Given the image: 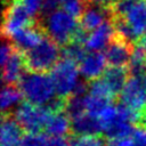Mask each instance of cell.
<instances>
[{
	"label": "cell",
	"mask_w": 146,
	"mask_h": 146,
	"mask_svg": "<svg viewBox=\"0 0 146 146\" xmlns=\"http://www.w3.org/2000/svg\"><path fill=\"white\" fill-rule=\"evenodd\" d=\"M18 87L26 102L46 107L57 95L54 81L48 73H34L26 71L22 76Z\"/></svg>",
	"instance_id": "6da1fadb"
},
{
	"label": "cell",
	"mask_w": 146,
	"mask_h": 146,
	"mask_svg": "<svg viewBox=\"0 0 146 146\" xmlns=\"http://www.w3.org/2000/svg\"><path fill=\"white\" fill-rule=\"evenodd\" d=\"M39 19L46 31L47 36H49L60 47L70 43L80 27L76 18L63 9H57L46 17H39Z\"/></svg>",
	"instance_id": "7a4b0ae2"
},
{
	"label": "cell",
	"mask_w": 146,
	"mask_h": 146,
	"mask_svg": "<svg viewBox=\"0 0 146 146\" xmlns=\"http://www.w3.org/2000/svg\"><path fill=\"white\" fill-rule=\"evenodd\" d=\"M23 54L26 71L34 73H47L48 71H51L60 59L62 48L46 35L40 44Z\"/></svg>",
	"instance_id": "3957f363"
},
{
	"label": "cell",
	"mask_w": 146,
	"mask_h": 146,
	"mask_svg": "<svg viewBox=\"0 0 146 146\" xmlns=\"http://www.w3.org/2000/svg\"><path fill=\"white\" fill-rule=\"evenodd\" d=\"M78 75L79 68L73 60L66 58H60L58 60V63L50 71V76L54 81L57 97L67 99L72 96L79 83Z\"/></svg>",
	"instance_id": "277c9868"
},
{
	"label": "cell",
	"mask_w": 146,
	"mask_h": 146,
	"mask_svg": "<svg viewBox=\"0 0 146 146\" xmlns=\"http://www.w3.org/2000/svg\"><path fill=\"white\" fill-rule=\"evenodd\" d=\"M5 3L2 36L6 40H10L17 32L27 27L36 19L30 16L21 0H5Z\"/></svg>",
	"instance_id": "5b68a950"
},
{
	"label": "cell",
	"mask_w": 146,
	"mask_h": 146,
	"mask_svg": "<svg viewBox=\"0 0 146 146\" xmlns=\"http://www.w3.org/2000/svg\"><path fill=\"white\" fill-rule=\"evenodd\" d=\"M17 122L27 133H41L46 129L50 112L46 107L33 105L29 102L21 103L13 113Z\"/></svg>",
	"instance_id": "8992f818"
},
{
	"label": "cell",
	"mask_w": 146,
	"mask_h": 146,
	"mask_svg": "<svg viewBox=\"0 0 146 146\" xmlns=\"http://www.w3.org/2000/svg\"><path fill=\"white\" fill-rule=\"evenodd\" d=\"M120 103L138 113L143 120L146 108V74L129 76L120 95Z\"/></svg>",
	"instance_id": "52a82bcc"
},
{
	"label": "cell",
	"mask_w": 146,
	"mask_h": 146,
	"mask_svg": "<svg viewBox=\"0 0 146 146\" xmlns=\"http://www.w3.org/2000/svg\"><path fill=\"white\" fill-rule=\"evenodd\" d=\"M133 49V43L127 41L115 33L112 41L105 49L106 62L113 67H127L125 65H129Z\"/></svg>",
	"instance_id": "ba28073f"
},
{
	"label": "cell",
	"mask_w": 146,
	"mask_h": 146,
	"mask_svg": "<svg viewBox=\"0 0 146 146\" xmlns=\"http://www.w3.org/2000/svg\"><path fill=\"white\" fill-rule=\"evenodd\" d=\"M46 35H47L46 31H44L40 19L38 18L31 25H29L27 27L17 32L9 41L19 51L26 52V51L35 48L38 44H40Z\"/></svg>",
	"instance_id": "9c48e42d"
},
{
	"label": "cell",
	"mask_w": 146,
	"mask_h": 146,
	"mask_svg": "<svg viewBox=\"0 0 146 146\" xmlns=\"http://www.w3.org/2000/svg\"><path fill=\"white\" fill-rule=\"evenodd\" d=\"M15 47V46H14ZM2 66V81L5 84L18 86L22 76L26 72L24 54L18 49H14L7 62Z\"/></svg>",
	"instance_id": "30bf717a"
},
{
	"label": "cell",
	"mask_w": 146,
	"mask_h": 146,
	"mask_svg": "<svg viewBox=\"0 0 146 146\" xmlns=\"http://www.w3.org/2000/svg\"><path fill=\"white\" fill-rule=\"evenodd\" d=\"M106 58L105 55L100 52H91L88 54L79 65V72L80 74L88 81L97 80L102 74L106 71Z\"/></svg>",
	"instance_id": "8fae6325"
},
{
	"label": "cell",
	"mask_w": 146,
	"mask_h": 146,
	"mask_svg": "<svg viewBox=\"0 0 146 146\" xmlns=\"http://www.w3.org/2000/svg\"><path fill=\"white\" fill-rule=\"evenodd\" d=\"M114 34L115 30L113 22L112 19H108L88 35L84 46L88 50H91L92 52H99L102 49L107 48Z\"/></svg>",
	"instance_id": "7c38bea8"
},
{
	"label": "cell",
	"mask_w": 146,
	"mask_h": 146,
	"mask_svg": "<svg viewBox=\"0 0 146 146\" xmlns=\"http://www.w3.org/2000/svg\"><path fill=\"white\" fill-rule=\"evenodd\" d=\"M23 128L17 122L13 113L2 114L0 137L1 146H17L19 145L23 136Z\"/></svg>",
	"instance_id": "4fadbf2b"
},
{
	"label": "cell",
	"mask_w": 146,
	"mask_h": 146,
	"mask_svg": "<svg viewBox=\"0 0 146 146\" xmlns=\"http://www.w3.org/2000/svg\"><path fill=\"white\" fill-rule=\"evenodd\" d=\"M108 19H112L110 8L87 5L82 16L79 19V24L86 32H89L95 31L97 27H99Z\"/></svg>",
	"instance_id": "5bb4252c"
},
{
	"label": "cell",
	"mask_w": 146,
	"mask_h": 146,
	"mask_svg": "<svg viewBox=\"0 0 146 146\" xmlns=\"http://www.w3.org/2000/svg\"><path fill=\"white\" fill-rule=\"evenodd\" d=\"M129 76H130V73H129L128 66L127 67L110 66L106 68L104 76H103V80L105 81V83L110 88V90L113 94L115 99L120 97Z\"/></svg>",
	"instance_id": "9a60e30c"
},
{
	"label": "cell",
	"mask_w": 146,
	"mask_h": 146,
	"mask_svg": "<svg viewBox=\"0 0 146 146\" xmlns=\"http://www.w3.org/2000/svg\"><path fill=\"white\" fill-rule=\"evenodd\" d=\"M124 21L132 30L137 41H139L146 30V0H139L127 14Z\"/></svg>",
	"instance_id": "2e32d148"
},
{
	"label": "cell",
	"mask_w": 146,
	"mask_h": 146,
	"mask_svg": "<svg viewBox=\"0 0 146 146\" xmlns=\"http://www.w3.org/2000/svg\"><path fill=\"white\" fill-rule=\"evenodd\" d=\"M71 129L72 135L75 136L99 135L100 132H103L99 120L95 116L89 115L88 113L71 120Z\"/></svg>",
	"instance_id": "e0dca14e"
},
{
	"label": "cell",
	"mask_w": 146,
	"mask_h": 146,
	"mask_svg": "<svg viewBox=\"0 0 146 146\" xmlns=\"http://www.w3.org/2000/svg\"><path fill=\"white\" fill-rule=\"evenodd\" d=\"M44 130L51 137H64L65 135L71 136V119L65 112L50 113Z\"/></svg>",
	"instance_id": "ac0fdd59"
},
{
	"label": "cell",
	"mask_w": 146,
	"mask_h": 146,
	"mask_svg": "<svg viewBox=\"0 0 146 146\" xmlns=\"http://www.w3.org/2000/svg\"><path fill=\"white\" fill-rule=\"evenodd\" d=\"M23 94L18 86L5 84L1 91V110L2 114L11 113V108L19 104Z\"/></svg>",
	"instance_id": "d6986e66"
},
{
	"label": "cell",
	"mask_w": 146,
	"mask_h": 146,
	"mask_svg": "<svg viewBox=\"0 0 146 146\" xmlns=\"http://www.w3.org/2000/svg\"><path fill=\"white\" fill-rule=\"evenodd\" d=\"M84 104H86V112L89 115L98 119L102 115V113L110 105H112V100L88 94L84 97Z\"/></svg>",
	"instance_id": "ffe728a7"
},
{
	"label": "cell",
	"mask_w": 146,
	"mask_h": 146,
	"mask_svg": "<svg viewBox=\"0 0 146 146\" xmlns=\"http://www.w3.org/2000/svg\"><path fill=\"white\" fill-rule=\"evenodd\" d=\"M84 97L86 96H76L72 95L66 99L65 103V110L64 112L67 114V116L73 120L82 114H86V104H84Z\"/></svg>",
	"instance_id": "44dd1931"
},
{
	"label": "cell",
	"mask_w": 146,
	"mask_h": 146,
	"mask_svg": "<svg viewBox=\"0 0 146 146\" xmlns=\"http://www.w3.org/2000/svg\"><path fill=\"white\" fill-rule=\"evenodd\" d=\"M86 46L76 42V41H71L66 46L62 47V58H66L70 60H73L74 63L81 62L86 56Z\"/></svg>",
	"instance_id": "7402d4cb"
},
{
	"label": "cell",
	"mask_w": 146,
	"mask_h": 146,
	"mask_svg": "<svg viewBox=\"0 0 146 146\" xmlns=\"http://www.w3.org/2000/svg\"><path fill=\"white\" fill-rule=\"evenodd\" d=\"M71 146H108V140L100 135L75 136L71 135Z\"/></svg>",
	"instance_id": "603a6c76"
},
{
	"label": "cell",
	"mask_w": 146,
	"mask_h": 146,
	"mask_svg": "<svg viewBox=\"0 0 146 146\" xmlns=\"http://www.w3.org/2000/svg\"><path fill=\"white\" fill-rule=\"evenodd\" d=\"M139 0H114L110 7L112 18H124Z\"/></svg>",
	"instance_id": "cb8c5ba5"
},
{
	"label": "cell",
	"mask_w": 146,
	"mask_h": 146,
	"mask_svg": "<svg viewBox=\"0 0 146 146\" xmlns=\"http://www.w3.org/2000/svg\"><path fill=\"white\" fill-rule=\"evenodd\" d=\"M47 139L42 133H26L18 146H46Z\"/></svg>",
	"instance_id": "d4e9b609"
},
{
	"label": "cell",
	"mask_w": 146,
	"mask_h": 146,
	"mask_svg": "<svg viewBox=\"0 0 146 146\" xmlns=\"http://www.w3.org/2000/svg\"><path fill=\"white\" fill-rule=\"evenodd\" d=\"M21 2L33 19L39 18L38 14H39V11H41L42 0H21Z\"/></svg>",
	"instance_id": "484cf974"
},
{
	"label": "cell",
	"mask_w": 146,
	"mask_h": 146,
	"mask_svg": "<svg viewBox=\"0 0 146 146\" xmlns=\"http://www.w3.org/2000/svg\"><path fill=\"white\" fill-rule=\"evenodd\" d=\"M132 138L135 141V146H146V127L145 125H136Z\"/></svg>",
	"instance_id": "4316f807"
},
{
	"label": "cell",
	"mask_w": 146,
	"mask_h": 146,
	"mask_svg": "<svg viewBox=\"0 0 146 146\" xmlns=\"http://www.w3.org/2000/svg\"><path fill=\"white\" fill-rule=\"evenodd\" d=\"M60 5L59 0H42L41 6V15L39 17H46L49 14L57 10V7Z\"/></svg>",
	"instance_id": "83f0119b"
},
{
	"label": "cell",
	"mask_w": 146,
	"mask_h": 146,
	"mask_svg": "<svg viewBox=\"0 0 146 146\" xmlns=\"http://www.w3.org/2000/svg\"><path fill=\"white\" fill-rule=\"evenodd\" d=\"M108 146H135V141L132 137L114 138L108 139Z\"/></svg>",
	"instance_id": "f1b7e54d"
},
{
	"label": "cell",
	"mask_w": 146,
	"mask_h": 146,
	"mask_svg": "<svg viewBox=\"0 0 146 146\" xmlns=\"http://www.w3.org/2000/svg\"><path fill=\"white\" fill-rule=\"evenodd\" d=\"M46 146H71V143L65 137H49Z\"/></svg>",
	"instance_id": "f546056e"
},
{
	"label": "cell",
	"mask_w": 146,
	"mask_h": 146,
	"mask_svg": "<svg viewBox=\"0 0 146 146\" xmlns=\"http://www.w3.org/2000/svg\"><path fill=\"white\" fill-rule=\"evenodd\" d=\"M114 0H86L88 5L97 6V7H103V8H110L111 5L113 3Z\"/></svg>",
	"instance_id": "4dcf8cb0"
},
{
	"label": "cell",
	"mask_w": 146,
	"mask_h": 146,
	"mask_svg": "<svg viewBox=\"0 0 146 146\" xmlns=\"http://www.w3.org/2000/svg\"><path fill=\"white\" fill-rule=\"evenodd\" d=\"M141 125H145L146 127V108H145V112H144V115H143V120H141Z\"/></svg>",
	"instance_id": "1f68e13d"
}]
</instances>
